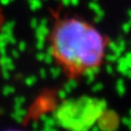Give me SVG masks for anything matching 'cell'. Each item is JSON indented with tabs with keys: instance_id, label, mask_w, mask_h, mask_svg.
Listing matches in <instances>:
<instances>
[{
	"instance_id": "cell-1",
	"label": "cell",
	"mask_w": 131,
	"mask_h": 131,
	"mask_svg": "<svg viewBox=\"0 0 131 131\" xmlns=\"http://www.w3.org/2000/svg\"><path fill=\"white\" fill-rule=\"evenodd\" d=\"M52 56L74 78L92 68H99L105 57L107 41L89 23L77 18L61 19L51 35Z\"/></svg>"
},
{
	"instance_id": "cell-14",
	"label": "cell",
	"mask_w": 131,
	"mask_h": 131,
	"mask_svg": "<svg viewBox=\"0 0 131 131\" xmlns=\"http://www.w3.org/2000/svg\"><path fill=\"white\" fill-rule=\"evenodd\" d=\"M25 102V98L23 97V96H19L16 99V105H17V108H20L23 106V104Z\"/></svg>"
},
{
	"instance_id": "cell-7",
	"label": "cell",
	"mask_w": 131,
	"mask_h": 131,
	"mask_svg": "<svg viewBox=\"0 0 131 131\" xmlns=\"http://www.w3.org/2000/svg\"><path fill=\"white\" fill-rule=\"evenodd\" d=\"M77 86V82H76L75 80H74V78H71V80L68 82V83H66L65 86H64V89L66 91H67V93H69V92H71L72 90H74L75 89V88Z\"/></svg>"
},
{
	"instance_id": "cell-4",
	"label": "cell",
	"mask_w": 131,
	"mask_h": 131,
	"mask_svg": "<svg viewBox=\"0 0 131 131\" xmlns=\"http://www.w3.org/2000/svg\"><path fill=\"white\" fill-rule=\"evenodd\" d=\"M42 122L44 124V129L45 130H53L56 128V125H57L56 119L53 117H48V116H43Z\"/></svg>"
},
{
	"instance_id": "cell-6",
	"label": "cell",
	"mask_w": 131,
	"mask_h": 131,
	"mask_svg": "<svg viewBox=\"0 0 131 131\" xmlns=\"http://www.w3.org/2000/svg\"><path fill=\"white\" fill-rule=\"evenodd\" d=\"M89 8L92 10V11H94V13H95V15H96L97 17H100V18L103 17V11H102L101 7H100L97 3H95V2L89 3Z\"/></svg>"
},
{
	"instance_id": "cell-11",
	"label": "cell",
	"mask_w": 131,
	"mask_h": 131,
	"mask_svg": "<svg viewBox=\"0 0 131 131\" xmlns=\"http://www.w3.org/2000/svg\"><path fill=\"white\" fill-rule=\"evenodd\" d=\"M54 59V57H53V56H52V53L51 51H49V52H47V53H45V58H44V61H46L47 63H52V60Z\"/></svg>"
},
{
	"instance_id": "cell-13",
	"label": "cell",
	"mask_w": 131,
	"mask_h": 131,
	"mask_svg": "<svg viewBox=\"0 0 131 131\" xmlns=\"http://www.w3.org/2000/svg\"><path fill=\"white\" fill-rule=\"evenodd\" d=\"M25 83L27 85H33V84L36 83V77H34V76H30V77H28L25 79Z\"/></svg>"
},
{
	"instance_id": "cell-8",
	"label": "cell",
	"mask_w": 131,
	"mask_h": 131,
	"mask_svg": "<svg viewBox=\"0 0 131 131\" xmlns=\"http://www.w3.org/2000/svg\"><path fill=\"white\" fill-rule=\"evenodd\" d=\"M117 91L121 95H122L125 92V86H124V84H123L122 80H118L117 82Z\"/></svg>"
},
{
	"instance_id": "cell-2",
	"label": "cell",
	"mask_w": 131,
	"mask_h": 131,
	"mask_svg": "<svg viewBox=\"0 0 131 131\" xmlns=\"http://www.w3.org/2000/svg\"><path fill=\"white\" fill-rule=\"evenodd\" d=\"M106 110L107 103L104 99L83 95L62 100L56 109L53 117L57 125L65 129L86 131L97 123Z\"/></svg>"
},
{
	"instance_id": "cell-17",
	"label": "cell",
	"mask_w": 131,
	"mask_h": 131,
	"mask_svg": "<svg viewBox=\"0 0 131 131\" xmlns=\"http://www.w3.org/2000/svg\"><path fill=\"white\" fill-rule=\"evenodd\" d=\"M26 49V45L24 42H19V50L20 52H24V50Z\"/></svg>"
},
{
	"instance_id": "cell-15",
	"label": "cell",
	"mask_w": 131,
	"mask_h": 131,
	"mask_svg": "<svg viewBox=\"0 0 131 131\" xmlns=\"http://www.w3.org/2000/svg\"><path fill=\"white\" fill-rule=\"evenodd\" d=\"M106 58H107L108 60H110V61H112V62H113V61H117L118 57H117V56H116L114 52H112V53H110V56H107V57H106Z\"/></svg>"
},
{
	"instance_id": "cell-21",
	"label": "cell",
	"mask_w": 131,
	"mask_h": 131,
	"mask_svg": "<svg viewBox=\"0 0 131 131\" xmlns=\"http://www.w3.org/2000/svg\"><path fill=\"white\" fill-rule=\"evenodd\" d=\"M78 3H79V0H70V4L74 5V6L78 5Z\"/></svg>"
},
{
	"instance_id": "cell-9",
	"label": "cell",
	"mask_w": 131,
	"mask_h": 131,
	"mask_svg": "<svg viewBox=\"0 0 131 131\" xmlns=\"http://www.w3.org/2000/svg\"><path fill=\"white\" fill-rule=\"evenodd\" d=\"M41 0H29V6L32 10H37L41 8Z\"/></svg>"
},
{
	"instance_id": "cell-20",
	"label": "cell",
	"mask_w": 131,
	"mask_h": 131,
	"mask_svg": "<svg viewBox=\"0 0 131 131\" xmlns=\"http://www.w3.org/2000/svg\"><path fill=\"white\" fill-rule=\"evenodd\" d=\"M106 69H107L108 73H112L113 72V67L111 65H108L107 67H106Z\"/></svg>"
},
{
	"instance_id": "cell-24",
	"label": "cell",
	"mask_w": 131,
	"mask_h": 131,
	"mask_svg": "<svg viewBox=\"0 0 131 131\" xmlns=\"http://www.w3.org/2000/svg\"><path fill=\"white\" fill-rule=\"evenodd\" d=\"M12 52L14 53V56H17V57L19 56V52H16V51H13Z\"/></svg>"
},
{
	"instance_id": "cell-18",
	"label": "cell",
	"mask_w": 131,
	"mask_h": 131,
	"mask_svg": "<svg viewBox=\"0 0 131 131\" xmlns=\"http://www.w3.org/2000/svg\"><path fill=\"white\" fill-rule=\"evenodd\" d=\"M38 25H39V20H37L36 19H33L32 20H31V26L36 29V28L38 27Z\"/></svg>"
},
{
	"instance_id": "cell-16",
	"label": "cell",
	"mask_w": 131,
	"mask_h": 131,
	"mask_svg": "<svg viewBox=\"0 0 131 131\" xmlns=\"http://www.w3.org/2000/svg\"><path fill=\"white\" fill-rule=\"evenodd\" d=\"M102 88H103L102 84H94L93 86H92V90L96 92V91H99L100 89H102Z\"/></svg>"
},
{
	"instance_id": "cell-23",
	"label": "cell",
	"mask_w": 131,
	"mask_h": 131,
	"mask_svg": "<svg viewBox=\"0 0 131 131\" xmlns=\"http://www.w3.org/2000/svg\"><path fill=\"white\" fill-rule=\"evenodd\" d=\"M128 28H129V26H128V24H124V25H123V30H124V31H128Z\"/></svg>"
},
{
	"instance_id": "cell-12",
	"label": "cell",
	"mask_w": 131,
	"mask_h": 131,
	"mask_svg": "<svg viewBox=\"0 0 131 131\" xmlns=\"http://www.w3.org/2000/svg\"><path fill=\"white\" fill-rule=\"evenodd\" d=\"M14 91H15L14 88H13V86H11V85H7V86H5L4 89H3V94H4V95H9V94H12Z\"/></svg>"
},
{
	"instance_id": "cell-19",
	"label": "cell",
	"mask_w": 131,
	"mask_h": 131,
	"mask_svg": "<svg viewBox=\"0 0 131 131\" xmlns=\"http://www.w3.org/2000/svg\"><path fill=\"white\" fill-rule=\"evenodd\" d=\"M36 57H37V59L39 61H44V58H45V53H44V52H39Z\"/></svg>"
},
{
	"instance_id": "cell-3",
	"label": "cell",
	"mask_w": 131,
	"mask_h": 131,
	"mask_svg": "<svg viewBox=\"0 0 131 131\" xmlns=\"http://www.w3.org/2000/svg\"><path fill=\"white\" fill-rule=\"evenodd\" d=\"M118 117L115 113L108 112L107 110L101 115V117H99L97 125L99 129H103V130H109V129H115L118 125Z\"/></svg>"
},
{
	"instance_id": "cell-22",
	"label": "cell",
	"mask_w": 131,
	"mask_h": 131,
	"mask_svg": "<svg viewBox=\"0 0 131 131\" xmlns=\"http://www.w3.org/2000/svg\"><path fill=\"white\" fill-rule=\"evenodd\" d=\"M40 74L42 75L43 78H45V77H46V71H45V69H41V70H40Z\"/></svg>"
},
{
	"instance_id": "cell-5",
	"label": "cell",
	"mask_w": 131,
	"mask_h": 131,
	"mask_svg": "<svg viewBox=\"0 0 131 131\" xmlns=\"http://www.w3.org/2000/svg\"><path fill=\"white\" fill-rule=\"evenodd\" d=\"M0 64L2 66V69L5 70H13L14 69V64L12 59L6 56H3L0 59Z\"/></svg>"
},
{
	"instance_id": "cell-10",
	"label": "cell",
	"mask_w": 131,
	"mask_h": 131,
	"mask_svg": "<svg viewBox=\"0 0 131 131\" xmlns=\"http://www.w3.org/2000/svg\"><path fill=\"white\" fill-rule=\"evenodd\" d=\"M50 73H51L52 78H57V77H59V75H60L61 69L58 68V67H52L51 70H50Z\"/></svg>"
}]
</instances>
